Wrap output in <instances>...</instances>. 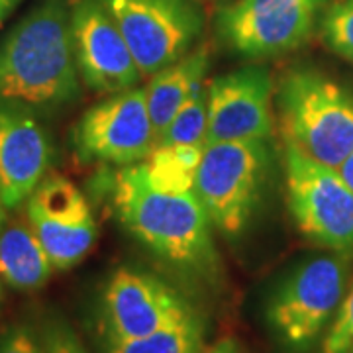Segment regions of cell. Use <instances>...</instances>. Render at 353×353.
<instances>
[{"instance_id":"26","label":"cell","mask_w":353,"mask_h":353,"mask_svg":"<svg viewBox=\"0 0 353 353\" xmlns=\"http://www.w3.org/2000/svg\"><path fill=\"white\" fill-rule=\"evenodd\" d=\"M6 204H4V201H2V194H0V228L4 226V222H6Z\"/></svg>"},{"instance_id":"16","label":"cell","mask_w":353,"mask_h":353,"mask_svg":"<svg viewBox=\"0 0 353 353\" xmlns=\"http://www.w3.org/2000/svg\"><path fill=\"white\" fill-rule=\"evenodd\" d=\"M53 271L30 222H4L0 228V281L16 290L32 292L41 289Z\"/></svg>"},{"instance_id":"3","label":"cell","mask_w":353,"mask_h":353,"mask_svg":"<svg viewBox=\"0 0 353 353\" xmlns=\"http://www.w3.org/2000/svg\"><path fill=\"white\" fill-rule=\"evenodd\" d=\"M279 122L287 141L338 169L353 152V90L314 67H296L277 90Z\"/></svg>"},{"instance_id":"10","label":"cell","mask_w":353,"mask_h":353,"mask_svg":"<svg viewBox=\"0 0 353 353\" xmlns=\"http://www.w3.org/2000/svg\"><path fill=\"white\" fill-rule=\"evenodd\" d=\"M194 308L163 279L134 267H120L102 290L101 314L108 343L143 338Z\"/></svg>"},{"instance_id":"19","label":"cell","mask_w":353,"mask_h":353,"mask_svg":"<svg viewBox=\"0 0 353 353\" xmlns=\"http://www.w3.org/2000/svg\"><path fill=\"white\" fill-rule=\"evenodd\" d=\"M320 38L330 51L353 63V0H332L320 18Z\"/></svg>"},{"instance_id":"6","label":"cell","mask_w":353,"mask_h":353,"mask_svg":"<svg viewBox=\"0 0 353 353\" xmlns=\"http://www.w3.org/2000/svg\"><path fill=\"white\" fill-rule=\"evenodd\" d=\"M287 201L304 238L341 255H353V190L340 171L320 163L285 139Z\"/></svg>"},{"instance_id":"12","label":"cell","mask_w":353,"mask_h":353,"mask_svg":"<svg viewBox=\"0 0 353 353\" xmlns=\"http://www.w3.org/2000/svg\"><path fill=\"white\" fill-rule=\"evenodd\" d=\"M71 36L83 83L101 94H116L141 83L138 63L102 0L71 2Z\"/></svg>"},{"instance_id":"23","label":"cell","mask_w":353,"mask_h":353,"mask_svg":"<svg viewBox=\"0 0 353 353\" xmlns=\"http://www.w3.org/2000/svg\"><path fill=\"white\" fill-rule=\"evenodd\" d=\"M338 171H340L341 179L347 183V187L353 190V152L343 159V163L338 167Z\"/></svg>"},{"instance_id":"21","label":"cell","mask_w":353,"mask_h":353,"mask_svg":"<svg viewBox=\"0 0 353 353\" xmlns=\"http://www.w3.org/2000/svg\"><path fill=\"white\" fill-rule=\"evenodd\" d=\"M43 353H87L75 332L63 322H53L43 336Z\"/></svg>"},{"instance_id":"1","label":"cell","mask_w":353,"mask_h":353,"mask_svg":"<svg viewBox=\"0 0 353 353\" xmlns=\"http://www.w3.org/2000/svg\"><path fill=\"white\" fill-rule=\"evenodd\" d=\"M114 210L165 263L208 281L218 277L210 218L194 189H167L153 181L148 165H128L114 181Z\"/></svg>"},{"instance_id":"22","label":"cell","mask_w":353,"mask_h":353,"mask_svg":"<svg viewBox=\"0 0 353 353\" xmlns=\"http://www.w3.org/2000/svg\"><path fill=\"white\" fill-rule=\"evenodd\" d=\"M0 353H43V345L30 326H14L0 338Z\"/></svg>"},{"instance_id":"8","label":"cell","mask_w":353,"mask_h":353,"mask_svg":"<svg viewBox=\"0 0 353 353\" xmlns=\"http://www.w3.org/2000/svg\"><path fill=\"white\" fill-rule=\"evenodd\" d=\"M132 51L139 73L150 79L185 57L201 38V10L190 0H102Z\"/></svg>"},{"instance_id":"27","label":"cell","mask_w":353,"mask_h":353,"mask_svg":"<svg viewBox=\"0 0 353 353\" xmlns=\"http://www.w3.org/2000/svg\"><path fill=\"white\" fill-rule=\"evenodd\" d=\"M0 299H2V287H0Z\"/></svg>"},{"instance_id":"17","label":"cell","mask_w":353,"mask_h":353,"mask_svg":"<svg viewBox=\"0 0 353 353\" xmlns=\"http://www.w3.org/2000/svg\"><path fill=\"white\" fill-rule=\"evenodd\" d=\"M204 328L196 312L143 338L108 343V353H202Z\"/></svg>"},{"instance_id":"7","label":"cell","mask_w":353,"mask_h":353,"mask_svg":"<svg viewBox=\"0 0 353 353\" xmlns=\"http://www.w3.org/2000/svg\"><path fill=\"white\" fill-rule=\"evenodd\" d=\"M330 4L332 0H236L216 16V30L241 57H279L310 39Z\"/></svg>"},{"instance_id":"4","label":"cell","mask_w":353,"mask_h":353,"mask_svg":"<svg viewBox=\"0 0 353 353\" xmlns=\"http://www.w3.org/2000/svg\"><path fill=\"white\" fill-rule=\"evenodd\" d=\"M350 255H318L299 263L267 303V324L289 353L314 345L340 308Z\"/></svg>"},{"instance_id":"25","label":"cell","mask_w":353,"mask_h":353,"mask_svg":"<svg viewBox=\"0 0 353 353\" xmlns=\"http://www.w3.org/2000/svg\"><path fill=\"white\" fill-rule=\"evenodd\" d=\"M18 4H20V0H0V24L10 16V12Z\"/></svg>"},{"instance_id":"20","label":"cell","mask_w":353,"mask_h":353,"mask_svg":"<svg viewBox=\"0 0 353 353\" xmlns=\"http://www.w3.org/2000/svg\"><path fill=\"white\" fill-rule=\"evenodd\" d=\"M320 353H353V285L332 318Z\"/></svg>"},{"instance_id":"11","label":"cell","mask_w":353,"mask_h":353,"mask_svg":"<svg viewBox=\"0 0 353 353\" xmlns=\"http://www.w3.org/2000/svg\"><path fill=\"white\" fill-rule=\"evenodd\" d=\"M26 216L55 271L81 263L99 236L90 204L65 176H43L26 201Z\"/></svg>"},{"instance_id":"5","label":"cell","mask_w":353,"mask_h":353,"mask_svg":"<svg viewBox=\"0 0 353 353\" xmlns=\"http://www.w3.org/2000/svg\"><path fill=\"white\" fill-rule=\"evenodd\" d=\"M267 163L265 141H218L202 148L194 192L220 234L238 238L252 222Z\"/></svg>"},{"instance_id":"24","label":"cell","mask_w":353,"mask_h":353,"mask_svg":"<svg viewBox=\"0 0 353 353\" xmlns=\"http://www.w3.org/2000/svg\"><path fill=\"white\" fill-rule=\"evenodd\" d=\"M208 353H241V350L234 340H222L218 341Z\"/></svg>"},{"instance_id":"2","label":"cell","mask_w":353,"mask_h":353,"mask_svg":"<svg viewBox=\"0 0 353 353\" xmlns=\"http://www.w3.org/2000/svg\"><path fill=\"white\" fill-rule=\"evenodd\" d=\"M79 94L71 0H41L0 46V99L53 108Z\"/></svg>"},{"instance_id":"13","label":"cell","mask_w":353,"mask_h":353,"mask_svg":"<svg viewBox=\"0 0 353 353\" xmlns=\"http://www.w3.org/2000/svg\"><path fill=\"white\" fill-rule=\"evenodd\" d=\"M273 136V81L259 67H241L208 85L206 143L265 141Z\"/></svg>"},{"instance_id":"9","label":"cell","mask_w":353,"mask_h":353,"mask_svg":"<svg viewBox=\"0 0 353 353\" xmlns=\"http://www.w3.org/2000/svg\"><path fill=\"white\" fill-rule=\"evenodd\" d=\"M155 145L145 87L108 94L106 101L88 108L75 130V150L87 163H141Z\"/></svg>"},{"instance_id":"18","label":"cell","mask_w":353,"mask_h":353,"mask_svg":"<svg viewBox=\"0 0 353 353\" xmlns=\"http://www.w3.org/2000/svg\"><path fill=\"white\" fill-rule=\"evenodd\" d=\"M208 126V87L196 85L189 101L181 106L169 128L165 130L157 148H175V145H204Z\"/></svg>"},{"instance_id":"14","label":"cell","mask_w":353,"mask_h":353,"mask_svg":"<svg viewBox=\"0 0 353 353\" xmlns=\"http://www.w3.org/2000/svg\"><path fill=\"white\" fill-rule=\"evenodd\" d=\"M50 163V134L30 106L0 99V194L6 208L30 199Z\"/></svg>"},{"instance_id":"15","label":"cell","mask_w":353,"mask_h":353,"mask_svg":"<svg viewBox=\"0 0 353 353\" xmlns=\"http://www.w3.org/2000/svg\"><path fill=\"white\" fill-rule=\"evenodd\" d=\"M208 63V50L199 48L150 77V85L145 87V102L157 141L161 139L181 106L189 101L196 85L202 83Z\"/></svg>"}]
</instances>
